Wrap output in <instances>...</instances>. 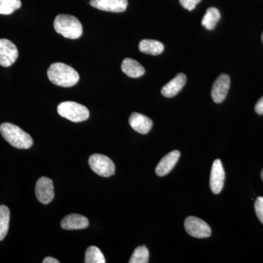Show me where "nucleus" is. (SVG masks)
Wrapping results in <instances>:
<instances>
[{
    "label": "nucleus",
    "instance_id": "f257e3e1",
    "mask_svg": "<svg viewBox=\"0 0 263 263\" xmlns=\"http://www.w3.org/2000/svg\"><path fill=\"white\" fill-rule=\"evenodd\" d=\"M47 75L52 84L62 87L75 86L80 79L75 69L62 62L52 64L48 68Z\"/></svg>",
    "mask_w": 263,
    "mask_h": 263
},
{
    "label": "nucleus",
    "instance_id": "4468645a",
    "mask_svg": "<svg viewBox=\"0 0 263 263\" xmlns=\"http://www.w3.org/2000/svg\"><path fill=\"white\" fill-rule=\"evenodd\" d=\"M89 226V220L86 216L80 214H72L66 216L61 221V227L64 230H84Z\"/></svg>",
    "mask_w": 263,
    "mask_h": 263
},
{
    "label": "nucleus",
    "instance_id": "20e7f679",
    "mask_svg": "<svg viewBox=\"0 0 263 263\" xmlns=\"http://www.w3.org/2000/svg\"><path fill=\"white\" fill-rule=\"evenodd\" d=\"M57 112L65 119L72 122H81L87 120L89 111L86 107L76 102L66 101L57 107Z\"/></svg>",
    "mask_w": 263,
    "mask_h": 263
},
{
    "label": "nucleus",
    "instance_id": "39448f33",
    "mask_svg": "<svg viewBox=\"0 0 263 263\" xmlns=\"http://www.w3.org/2000/svg\"><path fill=\"white\" fill-rule=\"evenodd\" d=\"M89 164L95 174L102 177H110L115 174V164L107 156L99 154L91 155L89 159Z\"/></svg>",
    "mask_w": 263,
    "mask_h": 263
},
{
    "label": "nucleus",
    "instance_id": "a211bd4d",
    "mask_svg": "<svg viewBox=\"0 0 263 263\" xmlns=\"http://www.w3.org/2000/svg\"><path fill=\"white\" fill-rule=\"evenodd\" d=\"M221 18L220 12L216 8H209L202 19V25L208 30H213Z\"/></svg>",
    "mask_w": 263,
    "mask_h": 263
},
{
    "label": "nucleus",
    "instance_id": "f3484780",
    "mask_svg": "<svg viewBox=\"0 0 263 263\" xmlns=\"http://www.w3.org/2000/svg\"><path fill=\"white\" fill-rule=\"evenodd\" d=\"M139 50L146 54L157 56L163 52L164 46L160 41L155 40H143L139 43Z\"/></svg>",
    "mask_w": 263,
    "mask_h": 263
},
{
    "label": "nucleus",
    "instance_id": "5701e85b",
    "mask_svg": "<svg viewBox=\"0 0 263 263\" xmlns=\"http://www.w3.org/2000/svg\"><path fill=\"white\" fill-rule=\"evenodd\" d=\"M254 209L259 221L263 224V197H257L254 203Z\"/></svg>",
    "mask_w": 263,
    "mask_h": 263
},
{
    "label": "nucleus",
    "instance_id": "ddd939ff",
    "mask_svg": "<svg viewBox=\"0 0 263 263\" xmlns=\"http://www.w3.org/2000/svg\"><path fill=\"white\" fill-rule=\"evenodd\" d=\"M129 124L134 130L145 135L149 133L152 127L153 122L149 118L141 114L133 113L129 119Z\"/></svg>",
    "mask_w": 263,
    "mask_h": 263
},
{
    "label": "nucleus",
    "instance_id": "b1692460",
    "mask_svg": "<svg viewBox=\"0 0 263 263\" xmlns=\"http://www.w3.org/2000/svg\"><path fill=\"white\" fill-rule=\"evenodd\" d=\"M201 0H179L180 4L185 9L188 10L189 11H192L195 9L197 4L200 3Z\"/></svg>",
    "mask_w": 263,
    "mask_h": 263
},
{
    "label": "nucleus",
    "instance_id": "6e6552de",
    "mask_svg": "<svg viewBox=\"0 0 263 263\" xmlns=\"http://www.w3.org/2000/svg\"><path fill=\"white\" fill-rule=\"evenodd\" d=\"M53 181L49 178L41 177L38 179L35 186V195L38 201L46 205L50 203L54 197Z\"/></svg>",
    "mask_w": 263,
    "mask_h": 263
},
{
    "label": "nucleus",
    "instance_id": "412c9836",
    "mask_svg": "<svg viewBox=\"0 0 263 263\" xmlns=\"http://www.w3.org/2000/svg\"><path fill=\"white\" fill-rule=\"evenodd\" d=\"M21 7H22L21 0H0V14H12Z\"/></svg>",
    "mask_w": 263,
    "mask_h": 263
},
{
    "label": "nucleus",
    "instance_id": "393cba45",
    "mask_svg": "<svg viewBox=\"0 0 263 263\" xmlns=\"http://www.w3.org/2000/svg\"><path fill=\"white\" fill-rule=\"evenodd\" d=\"M255 111L259 115H263V97L259 99L257 104H256Z\"/></svg>",
    "mask_w": 263,
    "mask_h": 263
},
{
    "label": "nucleus",
    "instance_id": "4be33fe9",
    "mask_svg": "<svg viewBox=\"0 0 263 263\" xmlns=\"http://www.w3.org/2000/svg\"><path fill=\"white\" fill-rule=\"evenodd\" d=\"M149 252L145 246L137 247L129 259V263H148Z\"/></svg>",
    "mask_w": 263,
    "mask_h": 263
},
{
    "label": "nucleus",
    "instance_id": "a878e982",
    "mask_svg": "<svg viewBox=\"0 0 263 263\" xmlns=\"http://www.w3.org/2000/svg\"><path fill=\"white\" fill-rule=\"evenodd\" d=\"M43 263H60V261L57 259L53 258V257H48L43 259Z\"/></svg>",
    "mask_w": 263,
    "mask_h": 263
},
{
    "label": "nucleus",
    "instance_id": "f8f14e48",
    "mask_svg": "<svg viewBox=\"0 0 263 263\" xmlns=\"http://www.w3.org/2000/svg\"><path fill=\"white\" fill-rule=\"evenodd\" d=\"M180 155L179 151L174 150L164 156L156 167V174L162 177L171 173L179 161Z\"/></svg>",
    "mask_w": 263,
    "mask_h": 263
},
{
    "label": "nucleus",
    "instance_id": "9d476101",
    "mask_svg": "<svg viewBox=\"0 0 263 263\" xmlns=\"http://www.w3.org/2000/svg\"><path fill=\"white\" fill-rule=\"evenodd\" d=\"M230 85V77L226 74H221L216 79L212 90V97L214 103H221L226 100Z\"/></svg>",
    "mask_w": 263,
    "mask_h": 263
},
{
    "label": "nucleus",
    "instance_id": "9b49d317",
    "mask_svg": "<svg viewBox=\"0 0 263 263\" xmlns=\"http://www.w3.org/2000/svg\"><path fill=\"white\" fill-rule=\"evenodd\" d=\"M89 5L97 9L112 13L125 11L128 5L127 0H90Z\"/></svg>",
    "mask_w": 263,
    "mask_h": 263
},
{
    "label": "nucleus",
    "instance_id": "7ed1b4c3",
    "mask_svg": "<svg viewBox=\"0 0 263 263\" xmlns=\"http://www.w3.org/2000/svg\"><path fill=\"white\" fill-rule=\"evenodd\" d=\"M53 27L58 34L69 39H78L81 37L83 34L82 24L80 21L73 15H57L53 22Z\"/></svg>",
    "mask_w": 263,
    "mask_h": 263
},
{
    "label": "nucleus",
    "instance_id": "cd10ccee",
    "mask_svg": "<svg viewBox=\"0 0 263 263\" xmlns=\"http://www.w3.org/2000/svg\"><path fill=\"white\" fill-rule=\"evenodd\" d=\"M262 43H263V33H262Z\"/></svg>",
    "mask_w": 263,
    "mask_h": 263
},
{
    "label": "nucleus",
    "instance_id": "dca6fc26",
    "mask_svg": "<svg viewBox=\"0 0 263 263\" xmlns=\"http://www.w3.org/2000/svg\"><path fill=\"white\" fill-rule=\"evenodd\" d=\"M122 70L124 74L133 79H138L144 75L146 70L136 60L130 58H126L123 60Z\"/></svg>",
    "mask_w": 263,
    "mask_h": 263
},
{
    "label": "nucleus",
    "instance_id": "0eeeda50",
    "mask_svg": "<svg viewBox=\"0 0 263 263\" xmlns=\"http://www.w3.org/2000/svg\"><path fill=\"white\" fill-rule=\"evenodd\" d=\"M18 57V48L11 41L0 39V65L8 67L15 63Z\"/></svg>",
    "mask_w": 263,
    "mask_h": 263
},
{
    "label": "nucleus",
    "instance_id": "423d86ee",
    "mask_svg": "<svg viewBox=\"0 0 263 263\" xmlns=\"http://www.w3.org/2000/svg\"><path fill=\"white\" fill-rule=\"evenodd\" d=\"M185 230L189 234L197 238H209L212 229L205 221L195 216H189L184 222Z\"/></svg>",
    "mask_w": 263,
    "mask_h": 263
},
{
    "label": "nucleus",
    "instance_id": "6ab92c4d",
    "mask_svg": "<svg viewBox=\"0 0 263 263\" xmlns=\"http://www.w3.org/2000/svg\"><path fill=\"white\" fill-rule=\"evenodd\" d=\"M10 224V210L5 205H0V241L8 234Z\"/></svg>",
    "mask_w": 263,
    "mask_h": 263
},
{
    "label": "nucleus",
    "instance_id": "2eb2a0df",
    "mask_svg": "<svg viewBox=\"0 0 263 263\" xmlns=\"http://www.w3.org/2000/svg\"><path fill=\"white\" fill-rule=\"evenodd\" d=\"M186 77L183 73H179L162 87V95L165 98H174L183 89L186 84Z\"/></svg>",
    "mask_w": 263,
    "mask_h": 263
},
{
    "label": "nucleus",
    "instance_id": "1a4fd4ad",
    "mask_svg": "<svg viewBox=\"0 0 263 263\" xmlns=\"http://www.w3.org/2000/svg\"><path fill=\"white\" fill-rule=\"evenodd\" d=\"M226 173L220 160H216L212 164L210 176V187L214 194H219L224 186Z\"/></svg>",
    "mask_w": 263,
    "mask_h": 263
},
{
    "label": "nucleus",
    "instance_id": "f03ea898",
    "mask_svg": "<svg viewBox=\"0 0 263 263\" xmlns=\"http://www.w3.org/2000/svg\"><path fill=\"white\" fill-rule=\"evenodd\" d=\"M0 133L5 141L15 148L28 149L32 146V137L15 124L3 123L0 125Z\"/></svg>",
    "mask_w": 263,
    "mask_h": 263
},
{
    "label": "nucleus",
    "instance_id": "aec40b11",
    "mask_svg": "<svg viewBox=\"0 0 263 263\" xmlns=\"http://www.w3.org/2000/svg\"><path fill=\"white\" fill-rule=\"evenodd\" d=\"M86 263H105V257L100 249L95 246H91L86 249L85 254V260Z\"/></svg>",
    "mask_w": 263,
    "mask_h": 263
},
{
    "label": "nucleus",
    "instance_id": "bb28decb",
    "mask_svg": "<svg viewBox=\"0 0 263 263\" xmlns=\"http://www.w3.org/2000/svg\"><path fill=\"white\" fill-rule=\"evenodd\" d=\"M261 178H262V180L263 181V170L262 171V173H261Z\"/></svg>",
    "mask_w": 263,
    "mask_h": 263
}]
</instances>
